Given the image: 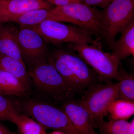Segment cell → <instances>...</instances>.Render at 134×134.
<instances>
[{
  "instance_id": "cell-1",
  "label": "cell",
  "mask_w": 134,
  "mask_h": 134,
  "mask_svg": "<svg viewBox=\"0 0 134 134\" xmlns=\"http://www.w3.org/2000/svg\"><path fill=\"white\" fill-rule=\"evenodd\" d=\"M70 50L54 51L48 62L54 66L73 93L85 91L100 82L93 70L77 53Z\"/></svg>"
},
{
  "instance_id": "cell-2",
  "label": "cell",
  "mask_w": 134,
  "mask_h": 134,
  "mask_svg": "<svg viewBox=\"0 0 134 134\" xmlns=\"http://www.w3.org/2000/svg\"><path fill=\"white\" fill-rule=\"evenodd\" d=\"M68 44L69 49L77 53L91 67L100 82L115 79L119 64L111 53L104 52L99 41L91 45L87 43H69Z\"/></svg>"
},
{
  "instance_id": "cell-3",
  "label": "cell",
  "mask_w": 134,
  "mask_h": 134,
  "mask_svg": "<svg viewBox=\"0 0 134 134\" xmlns=\"http://www.w3.org/2000/svg\"><path fill=\"white\" fill-rule=\"evenodd\" d=\"M99 15L103 39L111 49L117 34L134 17V0H114L99 10Z\"/></svg>"
},
{
  "instance_id": "cell-4",
  "label": "cell",
  "mask_w": 134,
  "mask_h": 134,
  "mask_svg": "<svg viewBox=\"0 0 134 134\" xmlns=\"http://www.w3.org/2000/svg\"><path fill=\"white\" fill-rule=\"evenodd\" d=\"M42 37L44 40L55 45L63 43L95 44L98 40H93L92 34L86 29L67 25L53 20H47L37 25L29 26Z\"/></svg>"
},
{
  "instance_id": "cell-5",
  "label": "cell",
  "mask_w": 134,
  "mask_h": 134,
  "mask_svg": "<svg viewBox=\"0 0 134 134\" xmlns=\"http://www.w3.org/2000/svg\"><path fill=\"white\" fill-rule=\"evenodd\" d=\"M96 84L85 91L79 103L90 114L93 122L104 120L108 107L117 99L119 84L111 81Z\"/></svg>"
},
{
  "instance_id": "cell-6",
  "label": "cell",
  "mask_w": 134,
  "mask_h": 134,
  "mask_svg": "<svg viewBox=\"0 0 134 134\" xmlns=\"http://www.w3.org/2000/svg\"><path fill=\"white\" fill-rule=\"evenodd\" d=\"M53 14L63 18L67 23L82 27L95 35L98 40L103 39V32L99 10L81 2L56 7L51 10Z\"/></svg>"
},
{
  "instance_id": "cell-7",
  "label": "cell",
  "mask_w": 134,
  "mask_h": 134,
  "mask_svg": "<svg viewBox=\"0 0 134 134\" xmlns=\"http://www.w3.org/2000/svg\"><path fill=\"white\" fill-rule=\"evenodd\" d=\"M26 111L45 129L68 134H81L72 125L63 108L47 103L30 101L25 105Z\"/></svg>"
},
{
  "instance_id": "cell-8",
  "label": "cell",
  "mask_w": 134,
  "mask_h": 134,
  "mask_svg": "<svg viewBox=\"0 0 134 134\" xmlns=\"http://www.w3.org/2000/svg\"><path fill=\"white\" fill-rule=\"evenodd\" d=\"M30 75L38 87L57 99L70 97L73 92L54 66L44 60L35 62Z\"/></svg>"
},
{
  "instance_id": "cell-9",
  "label": "cell",
  "mask_w": 134,
  "mask_h": 134,
  "mask_svg": "<svg viewBox=\"0 0 134 134\" xmlns=\"http://www.w3.org/2000/svg\"><path fill=\"white\" fill-rule=\"evenodd\" d=\"M17 36L23 57L34 62L44 60L47 51L45 41L37 32L29 27L20 26Z\"/></svg>"
},
{
  "instance_id": "cell-10",
  "label": "cell",
  "mask_w": 134,
  "mask_h": 134,
  "mask_svg": "<svg viewBox=\"0 0 134 134\" xmlns=\"http://www.w3.org/2000/svg\"><path fill=\"white\" fill-rule=\"evenodd\" d=\"M52 5L44 0H0V24L33 10L43 9L51 10Z\"/></svg>"
},
{
  "instance_id": "cell-11",
  "label": "cell",
  "mask_w": 134,
  "mask_h": 134,
  "mask_svg": "<svg viewBox=\"0 0 134 134\" xmlns=\"http://www.w3.org/2000/svg\"><path fill=\"white\" fill-rule=\"evenodd\" d=\"M63 109L71 122L81 134H98L94 129L93 119L79 101L69 100L63 105Z\"/></svg>"
},
{
  "instance_id": "cell-12",
  "label": "cell",
  "mask_w": 134,
  "mask_h": 134,
  "mask_svg": "<svg viewBox=\"0 0 134 134\" xmlns=\"http://www.w3.org/2000/svg\"><path fill=\"white\" fill-rule=\"evenodd\" d=\"M120 33V38L114 42L111 49L112 56L119 64L130 55L134 56V17Z\"/></svg>"
},
{
  "instance_id": "cell-13",
  "label": "cell",
  "mask_w": 134,
  "mask_h": 134,
  "mask_svg": "<svg viewBox=\"0 0 134 134\" xmlns=\"http://www.w3.org/2000/svg\"><path fill=\"white\" fill-rule=\"evenodd\" d=\"M18 29L1 25L0 54L24 63L18 41Z\"/></svg>"
},
{
  "instance_id": "cell-14",
  "label": "cell",
  "mask_w": 134,
  "mask_h": 134,
  "mask_svg": "<svg viewBox=\"0 0 134 134\" xmlns=\"http://www.w3.org/2000/svg\"><path fill=\"white\" fill-rule=\"evenodd\" d=\"M47 20L66 22L63 18L53 14L51 10L43 9L33 10L26 12L12 19L11 22L17 23L21 27H29L40 24Z\"/></svg>"
},
{
  "instance_id": "cell-15",
  "label": "cell",
  "mask_w": 134,
  "mask_h": 134,
  "mask_svg": "<svg viewBox=\"0 0 134 134\" xmlns=\"http://www.w3.org/2000/svg\"><path fill=\"white\" fill-rule=\"evenodd\" d=\"M7 121L14 124L20 134H47L40 124L26 115L19 114L16 110L10 114Z\"/></svg>"
},
{
  "instance_id": "cell-16",
  "label": "cell",
  "mask_w": 134,
  "mask_h": 134,
  "mask_svg": "<svg viewBox=\"0 0 134 134\" xmlns=\"http://www.w3.org/2000/svg\"><path fill=\"white\" fill-rule=\"evenodd\" d=\"M101 134H134V120L130 122L126 120L110 119L93 122Z\"/></svg>"
},
{
  "instance_id": "cell-17",
  "label": "cell",
  "mask_w": 134,
  "mask_h": 134,
  "mask_svg": "<svg viewBox=\"0 0 134 134\" xmlns=\"http://www.w3.org/2000/svg\"><path fill=\"white\" fill-rule=\"evenodd\" d=\"M115 79L118 81L119 92L117 99L134 102V76L124 70L121 63L118 66Z\"/></svg>"
},
{
  "instance_id": "cell-18",
  "label": "cell",
  "mask_w": 134,
  "mask_h": 134,
  "mask_svg": "<svg viewBox=\"0 0 134 134\" xmlns=\"http://www.w3.org/2000/svg\"><path fill=\"white\" fill-rule=\"evenodd\" d=\"M0 69L14 76L26 86L29 85L30 77L24 63L0 54Z\"/></svg>"
},
{
  "instance_id": "cell-19",
  "label": "cell",
  "mask_w": 134,
  "mask_h": 134,
  "mask_svg": "<svg viewBox=\"0 0 134 134\" xmlns=\"http://www.w3.org/2000/svg\"><path fill=\"white\" fill-rule=\"evenodd\" d=\"M26 86L9 73L0 69V91L5 95L20 96L26 91Z\"/></svg>"
},
{
  "instance_id": "cell-20",
  "label": "cell",
  "mask_w": 134,
  "mask_h": 134,
  "mask_svg": "<svg viewBox=\"0 0 134 134\" xmlns=\"http://www.w3.org/2000/svg\"><path fill=\"white\" fill-rule=\"evenodd\" d=\"M111 119L127 121L134 114V102L117 99L108 109Z\"/></svg>"
},
{
  "instance_id": "cell-21",
  "label": "cell",
  "mask_w": 134,
  "mask_h": 134,
  "mask_svg": "<svg viewBox=\"0 0 134 134\" xmlns=\"http://www.w3.org/2000/svg\"><path fill=\"white\" fill-rule=\"evenodd\" d=\"M15 110L12 102L0 94V120L7 121L10 114Z\"/></svg>"
},
{
  "instance_id": "cell-22",
  "label": "cell",
  "mask_w": 134,
  "mask_h": 134,
  "mask_svg": "<svg viewBox=\"0 0 134 134\" xmlns=\"http://www.w3.org/2000/svg\"><path fill=\"white\" fill-rule=\"evenodd\" d=\"M114 0H80V2L96 7H98L104 8Z\"/></svg>"
},
{
  "instance_id": "cell-23",
  "label": "cell",
  "mask_w": 134,
  "mask_h": 134,
  "mask_svg": "<svg viewBox=\"0 0 134 134\" xmlns=\"http://www.w3.org/2000/svg\"><path fill=\"white\" fill-rule=\"evenodd\" d=\"M52 5H55L56 7H62L73 3L70 0H44Z\"/></svg>"
},
{
  "instance_id": "cell-24",
  "label": "cell",
  "mask_w": 134,
  "mask_h": 134,
  "mask_svg": "<svg viewBox=\"0 0 134 134\" xmlns=\"http://www.w3.org/2000/svg\"><path fill=\"white\" fill-rule=\"evenodd\" d=\"M0 134H13L6 127L0 123Z\"/></svg>"
},
{
  "instance_id": "cell-25",
  "label": "cell",
  "mask_w": 134,
  "mask_h": 134,
  "mask_svg": "<svg viewBox=\"0 0 134 134\" xmlns=\"http://www.w3.org/2000/svg\"><path fill=\"white\" fill-rule=\"evenodd\" d=\"M68 134L65 133V132L59 131V130H54L53 132H51L49 134Z\"/></svg>"
},
{
  "instance_id": "cell-26",
  "label": "cell",
  "mask_w": 134,
  "mask_h": 134,
  "mask_svg": "<svg viewBox=\"0 0 134 134\" xmlns=\"http://www.w3.org/2000/svg\"><path fill=\"white\" fill-rule=\"evenodd\" d=\"M74 3L80 2V0H70Z\"/></svg>"
},
{
  "instance_id": "cell-27",
  "label": "cell",
  "mask_w": 134,
  "mask_h": 134,
  "mask_svg": "<svg viewBox=\"0 0 134 134\" xmlns=\"http://www.w3.org/2000/svg\"><path fill=\"white\" fill-rule=\"evenodd\" d=\"M2 92H1V91H0V94H2Z\"/></svg>"
},
{
  "instance_id": "cell-28",
  "label": "cell",
  "mask_w": 134,
  "mask_h": 134,
  "mask_svg": "<svg viewBox=\"0 0 134 134\" xmlns=\"http://www.w3.org/2000/svg\"><path fill=\"white\" fill-rule=\"evenodd\" d=\"M1 24H0V29H1Z\"/></svg>"
}]
</instances>
